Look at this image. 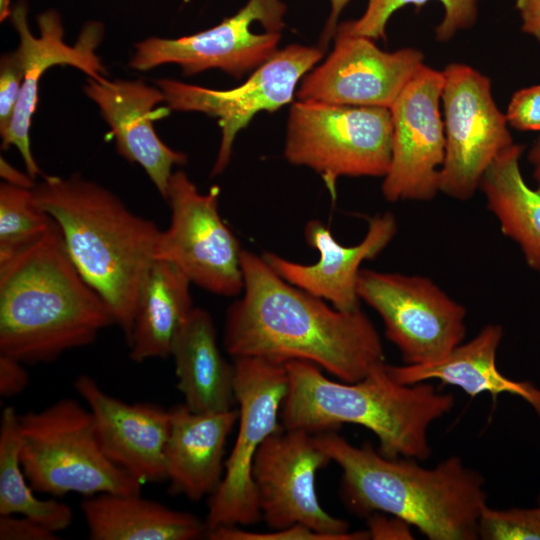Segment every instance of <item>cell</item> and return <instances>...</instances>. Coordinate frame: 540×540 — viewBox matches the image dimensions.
<instances>
[{"label": "cell", "mask_w": 540, "mask_h": 540, "mask_svg": "<svg viewBox=\"0 0 540 540\" xmlns=\"http://www.w3.org/2000/svg\"><path fill=\"white\" fill-rule=\"evenodd\" d=\"M243 290L226 312L224 347L234 359L311 362L343 382L384 363L375 326L360 309L339 310L284 280L263 256L243 250Z\"/></svg>", "instance_id": "6da1fadb"}, {"label": "cell", "mask_w": 540, "mask_h": 540, "mask_svg": "<svg viewBox=\"0 0 540 540\" xmlns=\"http://www.w3.org/2000/svg\"><path fill=\"white\" fill-rule=\"evenodd\" d=\"M115 324L79 273L56 222L30 246L0 261V354L48 363L87 346Z\"/></svg>", "instance_id": "7a4b0ae2"}, {"label": "cell", "mask_w": 540, "mask_h": 540, "mask_svg": "<svg viewBox=\"0 0 540 540\" xmlns=\"http://www.w3.org/2000/svg\"><path fill=\"white\" fill-rule=\"evenodd\" d=\"M314 435L342 471L341 495L352 513L396 516L430 540L478 539L485 480L461 458L424 468L412 458L386 457L369 442L355 446L336 431Z\"/></svg>", "instance_id": "3957f363"}, {"label": "cell", "mask_w": 540, "mask_h": 540, "mask_svg": "<svg viewBox=\"0 0 540 540\" xmlns=\"http://www.w3.org/2000/svg\"><path fill=\"white\" fill-rule=\"evenodd\" d=\"M33 195L58 225L70 259L127 340L161 229L110 190L78 174L45 175Z\"/></svg>", "instance_id": "277c9868"}, {"label": "cell", "mask_w": 540, "mask_h": 540, "mask_svg": "<svg viewBox=\"0 0 540 540\" xmlns=\"http://www.w3.org/2000/svg\"><path fill=\"white\" fill-rule=\"evenodd\" d=\"M285 365L288 386L280 413L284 428L317 434L343 424L363 426L375 434L378 451L389 458L428 459L429 427L455 403L452 394L428 382H397L385 362L351 383L329 379L308 361Z\"/></svg>", "instance_id": "5b68a950"}, {"label": "cell", "mask_w": 540, "mask_h": 540, "mask_svg": "<svg viewBox=\"0 0 540 540\" xmlns=\"http://www.w3.org/2000/svg\"><path fill=\"white\" fill-rule=\"evenodd\" d=\"M20 461L35 491L53 496L140 493L142 483L105 455L90 410L60 399L19 415Z\"/></svg>", "instance_id": "8992f818"}, {"label": "cell", "mask_w": 540, "mask_h": 540, "mask_svg": "<svg viewBox=\"0 0 540 540\" xmlns=\"http://www.w3.org/2000/svg\"><path fill=\"white\" fill-rule=\"evenodd\" d=\"M389 108L295 102L289 113L284 156L321 176L332 197L340 177H384L392 150Z\"/></svg>", "instance_id": "52a82bcc"}, {"label": "cell", "mask_w": 540, "mask_h": 540, "mask_svg": "<svg viewBox=\"0 0 540 540\" xmlns=\"http://www.w3.org/2000/svg\"><path fill=\"white\" fill-rule=\"evenodd\" d=\"M234 368L238 434L221 483L208 501L207 530L260 520L253 462L266 438L283 427L279 418L288 386L286 365L246 357L234 359Z\"/></svg>", "instance_id": "ba28073f"}, {"label": "cell", "mask_w": 540, "mask_h": 540, "mask_svg": "<svg viewBox=\"0 0 540 540\" xmlns=\"http://www.w3.org/2000/svg\"><path fill=\"white\" fill-rule=\"evenodd\" d=\"M218 194V187L201 193L183 171L172 174L166 198L170 224L159 233L155 259L173 264L210 293L233 297L243 290V249L220 216Z\"/></svg>", "instance_id": "9c48e42d"}, {"label": "cell", "mask_w": 540, "mask_h": 540, "mask_svg": "<svg viewBox=\"0 0 540 540\" xmlns=\"http://www.w3.org/2000/svg\"><path fill=\"white\" fill-rule=\"evenodd\" d=\"M357 292L381 317L405 364L440 360L465 337V307L427 277L361 269Z\"/></svg>", "instance_id": "30bf717a"}, {"label": "cell", "mask_w": 540, "mask_h": 540, "mask_svg": "<svg viewBox=\"0 0 540 540\" xmlns=\"http://www.w3.org/2000/svg\"><path fill=\"white\" fill-rule=\"evenodd\" d=\"M442 72L445 157L439 190L464 201L474 195L494 159L514 142L487 76L462 63L449 64Z\"/></svg>", "instance_id": "8fae6325"}, {"label": "cell", "mask_w": 540, "mask_h": 540, "mask_svg": "<svg viewBox=\"0 0 540 540\" xmlns=\"http://www.w3.org/2000/svg\"><path fill=\"white\" fill-rule=\"evenodd\" d=\"M285 12L281 0H248L234 15L204 31L141 41L135 45L130 66L146 71L173 63L186 75L220 69L239 79L277 51Z\"/></svg>", "instance_id": "7c38bea8"}, {"label": "cell", "mask_w": 540, "mask_h": 540, "mask_svg": "<svg viewBox=\"0 0 540 540\" xmlns=\"http://www.w3.org/2000/svg\"><path fill=\"white\" fill-rule=\"evenodd\" d=\"M331 462L304 430L271 434L259 448L252 467L261 517L271 529L303 524L339 540L370 539L368 531L349 532V524L330 515L318 500L315 478Z\"/></svg>", "instance_id": "4fadbf2b"}, {"label": "cell", "mask_w": 540, "mask_h": 540, "mask_svg": "<svg viewBox=\"0 0 540 540\" xmlns=\"http://www.w3.org/2000/svg\"><path fill=\"white\" fill-rule=\"evenodd\" d=\"M316 47L292 44L276 51L242 85L229 90H215L171 79L157 85L168 108L197 111L218 118L221 143L212 175L223 172L230 162L238 132L260 111L272 112L292 101L299 81L322 58Z\"/></svg>", "instance_id": "5bb4252c"}, {"label": "cell", "mask_w": 540, "mask_h": 540, "mask_svg": "<svg viewBox=\"0 0 540 540\" xmlns=\"http://www.w3.org/2000/svg\"><path fill=\"white\" fill-rule=\"evenodd\" d=\"M443 84V72L424 64L389 108L391 160L381 187L387 201H429L440 192L445 157L439 109Z\"/></svg>", "instance_id": "9a60e30c"}, {"label": "cell", "mask_w": 540, "mask_h": 540, "mask_svg": "<svg viewBox=\"0 0 540 540\" xmlns=\"http://www.w3.org/2000/svg\"><path fill=\"white\" fill-rule=\"evenodd\" d=\"M333 51L301 80L297 97L337 105L390 108L424 65L413 48L379 49L373 39L336 31Z\"/></svg>", "instance_id": "2e32d148"}, {"label": "cell", "mask_w": 540, "mask_h": 540, "mask_svg": "<svg viewBox=\"0 0 540 540\" xmlns=\"http://www.w3.org/2000/svg\"><path fill=\"white\" fill-rule=\"evenodd\" d=\"M28 6L18 1L10 14V20L19 36L16 49L22 60L25 74L20 97L8 131L2 138V149L13 145L25 163L27 173L36 178L41 170L35 161L30 145L32 116L38 103V86L44 72L54 65H71L90 78L105 80L106 69L96 54L104 28L100 22L91 21L82 29L76 43L64 42V29L60 14L53 9L38 16L40 34L34 36L27 21Z\"/></svg>", "instance_id": "e0dca14e"}, {"label": "cell", "mask_w": 540, "mask_h": 540, "mask_svg": "<svg viewBox=\"0 0 540 540\" xmlns=\"http://www.w3.org/2000/svg\"><path fill=\"white\" fill-rule=\"evenodd\" d=\"M396 232L394 215L378 214L369 220L367 232L358 244L345 246L323 222L315 219L308 221L304 229L307 244L319 253L315 263L301 264L271 252L262 256L290 284L339 310L352 311L360 308L357 285L362 263L376 258Z\"/></svg>", "instance_id": "ac0fdd59"}, {"label": "cell", "mask_w": 540, "mask_h": 540, "mask_svg": "<svg viewBox=\"0 0 540 540\" xmlns=\"http://www.w3.org/2000/svg\"><path fill=\"white\" fill-rule=\"evenodd\" d=\"M74 387L91 412L109 460L142 484L166 481L169 410L151 403H125L87 375L79 376Z\"/></svg>", "instance_id": "d6986e66"}, {"label": "cell", "mask_w": 540, "mask_h": 540, "mask_svg": "<svg viewBox=\"0 0 540 540\" xmlns=\"http://www.w3.org/2000/svg\"><path fill=\"white\" fill-rule=\"evenodd\" d=\"M84 91L110 126L118 154L139 164L166 200L172 167L185 164L187 156L168 147L154 130L152 110L165 101L160 88L141 80L89 78Z\"/></svg>", "instance_id": "ffe728a7"}, {"label": "cell", "mask_w": 540, "mask_h": 540, "mask_svg": "<svg viewBox=\"0 0 540 540\" xmlns=\"http://www.w3.org/2000/svg\"><path fill=\"white\" fill-rule=\"evenodd\" d=\"M169 413L165 466L170 492L194 501L211 496L223 478L225 445L238 409L199 413L181 404Z\"/></svg>", "instance_id": "44dd1931"}, {"label": "cell", "mask_w": 540, "mask_h": 540, "mask_svg": "<svg viewBox=\"0 0 540 540\" xmlns=\"http://www.w3.org/2000/svg\"><path fill=\"white\" fill-rule=\"evenodd\" d=\"M503 335L500 325L488 324L440 360L418 365H387V370L397 382L407 385L436 379L459 387L471 397L482 393L494 398L502 393L519 396L540 417V389L528 381L509 379L498 370L496 356Z\"/></svg>", "instance_id": "7402d4cb"}, {"label": "cell", "mask_w": 540, "mask_h": 540, "mask_svg": "<svg viewBox=\"0 0 540 540\" xmlns=\"http://www.w3.org/2000/svg\"><path fill=\"white\" fill-rule=\"evenodd\" d=\"M177 388L194 412H223L234 408L235 368L223 357L217 331L208 311L193 307L172 344Z\"/></svg>", "instance_id": "603a6c76"}, {"label": "cell", "mask_w": 540, "mask_h": 540, "mask_svg": "<svg viewBox=\"0 0 540 540\" xmlns=\"http://www.w3.org/2000/svg\"><path fill=\"white\" fill-rule=\"evenodd\" d=\"M81 509L92 540H192L207 532L193 514L140 493H100L86 497Z\"/></svg>", "instance_id": "cb8c5ba5"}, {"label": "cell", "mask_w": 540, "mask_h": 540, "mask_svg": "<svg viewBox=\"0 0 540 540\" xmlns=\"http://www.w3.org/2000/svg\"><path fill=\"white\" fill-rule=\"evenodd\" d=\"M191 284L173 264L154 260L140 292L127 338L132 361L140 363L170 356L175 336L193 309Z\"/></svg>", "instance_id": "d4e9b609"}, {"label": "cell", "mask_w": 540, "mask_h": 540, "mask_svg": "<svg viewBox=\"0 0 540 540\" xmlns=\"http://www.w3.org/2000/svg\"><path fill=\"white\" fill-rule=\"evenodd\" d=\"M523 146L512 144L485 171L479 188L502 234L520 249L526 264L540 275V184L524 180L520 158Z\"/></svg>", "instance_id": "484cf974"}, {"label": "cell", "mask_w": 540, "mask_h": 540, "mask_svg": "<svg viewBox=\"0 0 540 540\" xmlns=\"http://www.w3.org/2000/svg\"><path fill=\"white\" fill-rule=\"evenodd\" d=\"M19 415L5 407L0 422V515H21L55 532L68 528L72 509L55 499H40L24 473L20 461Z\"/></svg>", "instance_id": "4316f807"}, {"label": "cell", "mask_w": 540, "mask_h": 540, "mask_svg": "<svg viewBox=\"0 0 540 540\" xmlns=\"http://www.w3.org/2000/svg\"><path fill=\"white\" fill-rule=\"evenodd\" d=\"M430 0H368L363 14L356 20L343 22L336 31L371 39L385 38L391 16L407 5L423 6ZM444 7V16L436 27L439 41L451 39L458 31L470 28L477 19V0H437ZM335 31V32H336Z\"/></svg>", "instance_id": "83f0119b"}, {"label": "cell", "mask_w": 540, "mask_h": 540, "mask_svg": "<svg viewBox=\"0 0 540 540\" xmlns=\"http://www.w3.org/2000/svg\"><path fill=\"white\" fill-rule=\"evenodd\" d=\"M52 224L53 219L37 206L33 189L1 183L0 261L33 244Z\"/></svg>", "instance_id": "f1b7e54d"}, {"label": "cell", "mask_w": 540, "mask_h": 540, "mask_svg": "<svg viewBox=\"0 0 540 540\" xmlns=\"http://www.w3.org/2000/svg\"><path fill=\"white\" fill-rule=\"evenodd\" d=\"M477 536L483 540H540V505L505 510L485 505L478 519Z\"/></svg>", "instance_id": "f546056e"}, {"label": "cell", "mask_w": 540, "mask_h": 540, "mask_svg": "<svg viewBox=\"0 0 540 540\" xmlns=\"http://www.w3.org/2000/svg\"><path fill=\"white\" fill-rule=\"evenodd\" d=\"M24 66L17 50L2 55L0 61V135L8 131L20 97Z\"/></svg>", "instance_id": "4dcf8cb0"}, {"label": "cell", "mask_w": 540, "mask_h": 540, "mask_svg": "<svg viewBox=\"0 0 540 540\" xmlns=\"http://www.w3.org/2000/svg\"><path fill=\"white\" fill-rule=\"evenodd\" d=\"M206 536L212 540H339L336 536L318 532L303 524L261 533L246 531L238 526H220L208 529Z\"/></svg>", "instance_id": "1f68e13d"}, {"label": "cell", "mask_w": 540, "mask_h": 540, "mask_svg": "<svg viewBox=\"0 0 540 540\" xmlns=\"http://www.w3.org/2000/svg\"><path fill=\"white\" fill-rule=\"evenodd\" d=\"M505 116L508 125L517 130L540 132V84L516 91Z\"/></svg>", "instance_id": "d6a6232c"}, {"label": "cell", "mask_w": 540, "mask_h": 540, "mask_svg": "<svg viewBox=\"0 0 540 540\" xmlns=\"http://www.w3.org/2000/svg\"><path fill=\"white\" fill-rule=\"evenodd\" d=\"M57 532L21 515H0L1 540H55Z\"/></svg>", "instance_id": "836d02e7"}, {"label": "cell", "mask_w": 540, "mask_h": 540, "mask_svg": "<svg viewBox=\"0 0 540 540\" xmlns=\"http://www.w3.org/2000/svg\"><path fill=\"white\" fill-rule=\"evenodd\" d=\"M366 518L370 539H413L410 524L396 516L376 512Z\"/></svg>", "instance_id": "e575fe53"}, {"label": "cell", "mask_w": 540, "mask_h": 540, "mask_svg": "<svg viewBox=\"0 0 540 540\" xmlns=\"http://www.w3.org/2000/svg\"><path fill=\"white\" fill-rule=\"evenodd\" d=\"M28 383L29 375L24 363L0 354V395L11 397L20 394Z\"/></svg>", "instance_id": "d590c367"}, {"label": "cell", "mask_w": 540, "mask_h": 540, "mask_svg": "<svg viewBox=\"0 0 540 540\" xmlns=\"http://www.w3.org/2000/svg\"><path fill=\"white\" fill-rule=\"evenodd\" d=\"M0 174L4 182L14 186L33 189L36 185L35 179L28 173L20 172L2 157L0 159Z\"/></svg>", "instance_id": "8d00e7d4"}, {"label": "cell", "mask_w": 540, "mask_h": 540, "mask_svg": "<svg viewBox=\"0 0 540 540\" xmlns=\"http://www.w3.org/2000/svg\"><path fill=\"white\" fill-rule=\"evenodd\" d=\"M331 5L330 15L328 17L327 24L325 26L324 32L322 34V44L326 45L329 39L334 36L338 18L348 4L350 0H329Z\"/></svg>", "instance_id": "74e56055"}, {"label": "cell", "mask_w": 540, "mask_h": 540, "mask_svg": "<svg viewBox=\"0 0 540 540\" xmlns=\"http://www.w3.org/2000/svg\"><path fill=\"white\" fill-rule=\"evenodd\" d=\"M521 20L522 31L533 36L540 42V11L532 15L523 16Z\"/></svg>", "instance_id": "f35d334b"}, {"label": "cell", "mask_w": 540, "mask_h": 540, "mask_svg": "<svg viewBox=\"0 0 540 540\" xmlns=\"http://www.w3.org/2000/svg\"><path fill=\"white\" fill-rule=\"evenodd\" d=\"M528 161L532 166L533 177L540 184V138L531 146L528 152Z\"/></svg>", "instance_id": "ab89813d"}, {"label": "cell", "mask_w": 540, "mask_h": 540, "mask_svg": "<svg viewBox=\"0 0 540 540\" xmlns=\"http://www.w3.org/2000/svg\"><path fill=\"white\" fill-rule=\"evenodd\" d=\"M520 17L535 14L540 11V0H515Z\"/></svg>", "instance_id": "60d3db41"}, {"label": "cell", "mask_w": 540, "mask_h": 540, "mask_svg": "<svg viewBox=\"0 0 540 540\" xmlns=\"http://www.w3.org/2000/svg\"><path fill=\"white\" fill-rule=\"evenodd\" d=\"M12 11L11 0H0V20L10 17Z\"/></svg>", "instance_id": "b9f144b4"}, {"label": "cell", "mask_w": 540, "mask_h": 540, "mask_svg": "<svg viewBox=\"0 0 540 540\" xmlns=\"http://www.w3.org/2000/svg\"><path fill=\"white\" fill-rule=\"evenodd\" d=\"M538 500H539V505H540V495H539V499H538Z\"/></svg>", "instance_id": "7bdbcfd3"}]
</instances>
